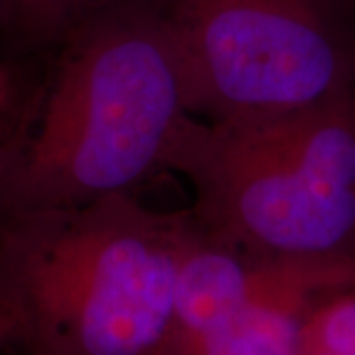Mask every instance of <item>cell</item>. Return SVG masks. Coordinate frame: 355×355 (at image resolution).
Instances as JSON below:
<instances>
[{
	"label": "cell",
	"instance_id": "6da1fadb",
	"mask_svg": "<svg viewBox=\"0 0 355 355\" xmlns=\"http://www.w3.org/2000/svg\"><path fill=\"white\" fill-rule=\"evenodd\" d=\"M0 146V221L135 193L172 172L193 114L164 0H128L55 48Z\"/></svg>",
	"mask_w": 355,
	"mask_h": 355
},
{
	"label": "cell",
	"instance_id": "7a4b0ae2",
	"mask_svg": "<svg viewBox=\"0 0 355 355\" xmlns=\"http://www.w3.org/2000/svg\"><path fill=\"white\" fill-rule=\"evenodd\" d=\"M191 211L135 193L0 221V300L24 355H153L172 318Z\"/></svg>",
	"mask_w": 355,
	"mask_h": 355
},
{
	"label": "cell",
	"instance_id": "3957f363",
	"mask_svg": "<svg viewBox=\"0 0 355 355\" xmlns=\"http://www.w3.org/2000/svg\"><path fill=\"white\" fill-rule=\"evenodd\" d=\"M172 172L217 239L266 257L355 261V89L263 123L193 119Z\"/></svg>",
	"mask_w": 355,
	"mask_h": 355
},
{
	"label": "cell",
	"instance_id": "277c9868",
	"mask_svg": "<svg viewBox=\"0 0 355 355\" xmlns=\"http://www.w3.org/2000/svg\"><path fill=\"white\" fill-rule=\"evenodd\" d=\"M164 12L202 121H275L355 89L343 0H164Z\"/></svg>",
	"mask_w": 355,
	"mask_h": 355
},
{
	"label": "cell",
	"instance_id": "5b68a950",
	"mask_svg": "<svg viewBox=\"0 0 355 355\" xmlns=\"http://www.w3.org/2000/svg\"><path fill=\"white\" fill-rule=\"evenodd\" d=\"M355 286V261L268 257L261 286L225 324L158 355H300L310 310L326 294Z\"/></svg>",
	"mask_w": 355,
	"mask_h": 355
},
{
	"label": "cell",
	"instance_id": "8992f818",
	"mask_svg": "<svg viewBox=\"0 0 355 355\" xmlns=\"http://www.w3.org/2000/svg\"><path fill=\"white\" fill-rule=\"evenodd\" d=\"M128 0H0V30L26 46L55 48L81 22Z\"/></svg>",
	"mask_w": 355,
	"mask_h": 355
},
{
	"label": "cell",
	"instance_id": "52a82bcc",
	"mask_svg": "<svg viewBox=\"0 0 355 355\" xmlns=\"http://www.w3.org/2000/svg\"><path fill=\"white\" fill-rule=\"evenodd\" d=\"M355 355V286L334 291L310 310L300 355Z\"/></svg>",
	"mask_w": 355,
	"mask_h": 355
},
{
	"label": "cell",
	"instance_id": "ba28073f",
	"mask_svg": "<svg viewBox=\"0 0 355 355\" xmlns=\"http://www.w3.org/2000/svg\"><path fill=\"white\" fill-rule=\"evenodd\" d=\"M12 324L8 322H0V349H4L6 345H12Z\"/></svg>",
	"mask_w": 355,
	"mask_h": 355
},
{
	"label": "cell",
	"instance_id": "9c48e42d",
	"mask_svg": "<svg viewBox=\"0 0 355 355\" xmlns=\"http://www.w3.org/2000/svg\"><path fill=\"white\" fill-rule=\"evenodd\" d=\"M0 322H8V324H12V318H10L8 310L4 308V304H2V300H0ZM12 330H14V326H12Z\"/></svg>",
	"mask_w": 355,
	"mask_h": 355
},
{
	"label": "cell",
	"instance_id": "30bf717a",
	"mask_svg": "<svg viewBox=\"0 0 355 355\" xmlns=\"http://www.w3.org/2000/svg\"><path fill=\"white\" fill-rule=\"evenodd\" d=\"M2 67H4V64H0V69H2Z\"/></svg>",
	"mask_w": 355,
	"mask_h": 355
},
{
	"label": "cell",
	"instance_id": "8fae6325",
	"mask_svg": "<svg viewBox=\"0 0 355 355\" xmlns=\"http://www.w3.org/2000/svg\"><path fill=\"white\" fill-rule=\"evenodd\" d=\"M308 355H318V354H308Z\"/></svg>",
	"mask_w": 355,
	"mask_h": 355
}]
</instances>
